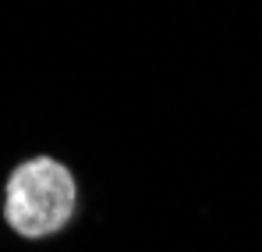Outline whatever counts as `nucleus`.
Instances as JSON below:
<instances>
[{"label": "nucleus", "instance_id": "obj_1", "mask_svg": "<svg viewBox=\"0 0 262 252\" xmlns=\"http://www.w3.org/2000/svg\"><path fill=\"white\" fill-rule=\"evenodd\" d=\"M78 210V181L57 157H29L4 185V220L21 238H50Z\"/></svg>", "mask_w": 262, "mask_h": 252}]
</instances>
